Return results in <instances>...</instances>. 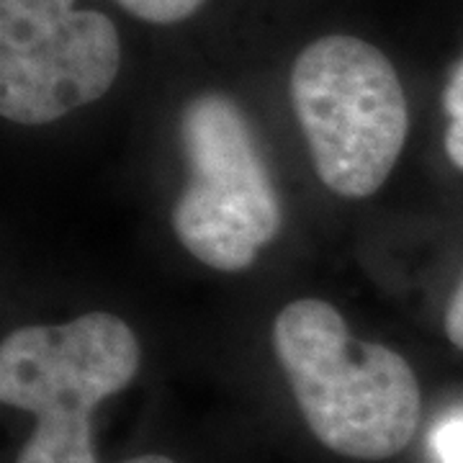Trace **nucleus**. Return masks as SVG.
<instances>
[{
  "label": "nucleus",
  "instance_id": "10",
  "mask_svg": "<svg viewBox=\"0 0 463 463\" xmlns=\"http://www.w3.org/2000/svg\"><path fill=\"white\" fill-rule=\"evenodd\" d=\"M124 463H175L165 458V456H155V453H149V456H137V458H129V461Z\"/></svg>",
  "mask_w": 463,
  "mask_h": 463
},
{
  "label": "nucleus",
  "instance_id": "7",
  "mask_svg": "<svg viewBox=\"0 0 463 463\" xmlns=\"http://www.w3.org/2000/svg\"><path fill=\"white\" fill-rule=\"evenodd\" d=\"M132 16L149 24H178L194 16L203 0H116Z\"/></svg>",
  "mask_w": 463,
  "mask_h": 463
},
{
  "label": "nucleus",
  "instance_id": "8",
  "mask_svg": "<svg viewBox=\"0 0 463 463\" xmlns=\"http://www.w3.org/2000/svg\"><path fill=\"white\" fill-rule=\"evenodd\" d=\"M435 450L443 463H463V420H453L438 428Z\"/></svg>",
  "mask_w": 463,
  "mask_h": 463
},
{
  "label": "nucleus",
  "instance_id": "4",
  "mask_svg": "<svg viewBox=\"0 0 463 463\" xmlns=\"http://www.w3.org/2000/svg\"><path fill=\"white\" fill-rule=\"evenodd\" d=\"M191 181L173 230L196 260L237 273L281 230V201L245 111L224 93H201L181 114Z\"/></svg>",
  "mask_w": 463,
  "mask_h": 463
},
{
  "label": "nucleus",
  "instance_id": "1",
  "mask_svg": "<svg viewBox=\"0 0 463 463\" xmlns=\"http://www.w3.org/2000/svg\"><path fill=\"white\" fill-rule=\"evenodd\" d=\"M273 347L319 443L361 461L410 446L422 404L414 371L389 347L355 343L332 304L298 298L283 307Z\"/></svg>",
  "mask_w": 463,
  "mask_h": 463
},
{
  "label": "nucleus",
  "instance_id": "6",
  "mask_svg": "<svg viewBox=\"0 0 463 463\" xmlns=\"http://www.w3.org/2000/svg\"><path fill=\"white\" fill-rule=\"evenodd\" d=\"M443 109L450 116V127L446 132L448 157L463 170V60L453 70L443 93Z\"/></svg>",
  "mask_w": 463,
  "mask_h": 463
},
{
  "label": "nucleus",
  "instance_id": "2",
  "mask_svg": "<svg viewBox=\"0 0 463 463\" xmlns=\"http://www.w3.org/2000/svg\"><path fill=\"white\" fill-rule=\"evenodd\" d=\"M137 371V335L109 312L11 332L0 347V399L36 417L16 463H99L90 414Z\"/></svg>",
  "mask_w": 463,
  "mask_h": 463
},
{
  "label": "nucleus",
  "instance_id": "5",
  "mask_svg": "<svg viewBox=\"0 0 463 463\" xmlns=\"http://www.w3.org/2000/svg\"><path fill=\"white\" fill-rule=\"evenodd\" d=\"M114 21L75 0H0V114L36 127L99 100L118 75Z\"/></svg>",
  "mask_w": 463,
  "mask_h": 463
},
{
  "label": "nucleus",
  "instance_id": "3",
  "mask_svg": "<svg viewBox=\"0 0 463 463\" xmlns=\"http://www.w3.org/2000/svg\"><path fill=\"white\" fill-rule=\"evenodd\" d=\"M291 103L322 183L347 199L373 196L410 129L404 88L389 57L358 36H322L294 62Z\"/></svg>",
  "mask_w": 463,
  "mask_h": 463
},
{
  "label": "nucleus",
  "instance_id": "9",
  "mask_svg": "<svg viewBox=\"0 0 463 463\" xmlns=\"http://www.w3.org/2000/svg\"><path fill=\"white\" fill-rule=\"evenodd\" d=\"M446 335L453 345L463 350V281L458 283L456 294L450 298L446 312Z\"/></svg>",
  "mask_w": 463,
  "mask_h": 463
}]
</instances>
